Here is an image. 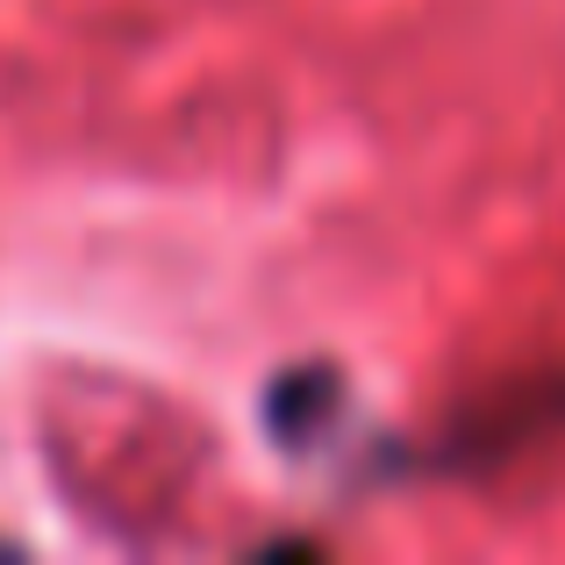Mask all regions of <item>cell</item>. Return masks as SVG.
<instances>
[{
    "instance_id": "cell-1",
    "label": "cell",
    "mask_w": 565,
    "mask_h": 565,
    "mask_svg": "<svg viewBox=\"0 0 565 565\" xmlns=\"http://www.w3.org/2000/svg\"><path fill=\"white\" fill-rule=\"evenodd\" d=\"M337 415H344V373H337L330 359H301L265 386V429H273L279 451H294V458L316 451L337 429Z\"/></svg>"
},
{
    "instance_id": "cell-2",
    "label": "cell",
    "mask_w": 565,
    "mask_h": 565,
    "mask_svg": "<svg viewBox=\"0 0 565 565\" xmlns=\"http://www.w3.org/2000/svg\"><path fill=\"white\" fill-rule=\"evenodd\" d=\"M0 552H8V544H0Z\"/></svg>"
}]
</instances>
